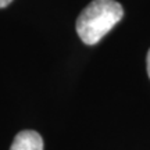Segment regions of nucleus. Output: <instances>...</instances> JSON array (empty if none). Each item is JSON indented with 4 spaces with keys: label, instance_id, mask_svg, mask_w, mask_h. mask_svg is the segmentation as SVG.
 Returning <instances> with one entry per match:
<instances>
[{
    "label": "nucleus",
    "instance_id": "nucleus-2",
    "mask_svg": "<svg viewBox=\"0 0 150 150\" xmlns=\"http://www.w3.org/2000/svg\"><path fill=\"white\" fill-rule=\"evenodd\" d=\"M10 150H43V139L35 131H21L14 138Z\"/></svg>",
    "mask_w": 150,
    "mask_h": 150
},
{
    "label": "nucleus",
    "instance_id": "nucleus-1",
    "mask_svg": "<svg viewBox=\"0 0 150 150\" xmlns=\"http://www.w3.org/2000/svg\"><path fill=\"white\" fill-rule=\"evenodd\" d=\"M124 16L122 6L114 0H93L76 20V33L86 45H96Z\"/></svg>",
    "mask_w": 150,
    "mask_h": 150
},
{
    "label": "nucleus",
    "instance_id": "nucleus-4",
    "mask_svg": "<svg viewBox=\"0 0 150 150\" xmlns=\"http://www.w3.org/2000/svg\"><path fill=\"white\" fill-rule=\"evenodd\" d=\"M146 64H147V74L150 76V50L147 52V59H146Z\"/></svg>",
    "mask_w": 150,
    "mask_h": 150
},
{
    "label": "nucleus",
    "instance_id": "nucleus-3",
    "mask_svg": "<svg viewBox=\"0 0 150 150\" xmlns=\"http://www.w3.org/2000/svg\"><path fill=\"white\" fill-rule=\"evenodd\" d=\"M13 1V0H0V8H3L6 6H8Z\"/></svg>",
    "mask_w": 150,
    "mask_h": 150
}]
</instances>
